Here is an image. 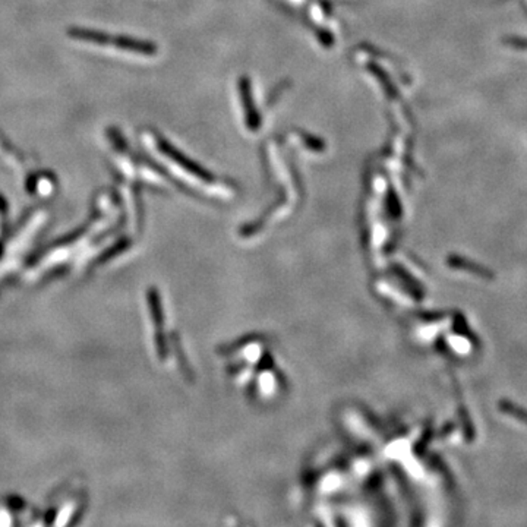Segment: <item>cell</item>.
Wrapping results in <instances>:
<instances>
[]
</instances>
